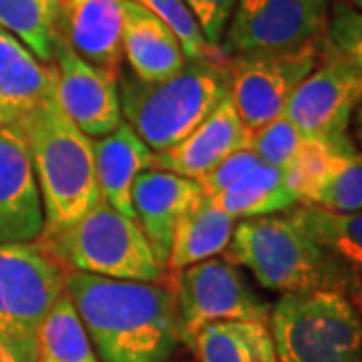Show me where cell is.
Here are the masks:
<instances>
[{
	"mask_svg": "<svg viewBox=\"0 0 362 362\" xmlns=\"http://www.w3.org/2000/svg\"><path fill=\"white\" fill-rule=\"evenodd\" d=\"M65 290L101 362H165L181 342L180 312L165 284L65 270Z\"/></svg>",
	"mask_w": 362,
	"mask_h": 362,
	"instance_id": "cell-1",
	"label": "cell"
},
{
	"mask_svg": "<svg viewBox=\"0 0 362 362\" xmlns=\"http://www.w3.org/2000/svg\"><path fill=\"white\" fill-rule=\"evenodd\" d=\"M223 256L272 292H338L362 310L361 282L288 211L235 223Z\"/></svg>",
	"mask_w": 362,
	"mask_h": 362,
	"instance_id": "cell-2",
	"label": "cell"
},
{
	"mask_svg": "<svg viewBox=\"0 0 362 362\" xmlns=\"http://www.w3.org/2000/svg\"><path fill=\"white\" fill-rule=\"evenodd\" d=\"M23 129L45 209L49 238L73 226L99 204L93 139L63 113L52 95L16 119Z\"/></svg>",
	"mask_w": 362,
	"mask_h": 362,
	"instance_id": "cell-3",
	"label": "cell"
},
{
	"mask_svg": "<svg viewBox=\"0 0 362 362\" xmlns=\"http://www.w3.org/2000/svg\"><path fill=\"white\" fill-rule=\"evenodd\" d=\"M119 101L123 121L153 151H168L228 97L226 63L187 61L175 75L147 83L121 75Z\"/></svg>",
	"mask_w": 362,
	"mask_h": 362,
	"instance_id": "cell-4",
	"label": "cell"
},
{
	"mask_svg": "<svg viewBox=\"0 0 362 362\" xmlns=\"http://www.w3.org/2000/svg\"><path fill=\"white\" fill-rule=\"evenodd\" d=\"M39 244L63 270L131 282L163 280L165 266L139 221L119 214L105 199L63 232L40 238Z\"/></svg>",
	"mask_w": 362,
	"mask_h": 362,
	"instance_id": "cell-5",
	"label": "cell"
},
{
	"mask_svg": "<svg viewBox=\"0 0 362 362\" xmlns=\"http://www.w3.org/2000/svg\"><path fill=\"white\" fill-rule=\"evenodd\" d=\"M270 330L278 362H362V314L338 292L284 294Z\"/></svg>",
	"mask_w": 362,
	"mask_h": 362,
	"instance_id": "cell-6",
	"label": "cell"
},
{
	"mask_svg": "<svg viewBox=\"0 0 362 362\" xmlns=\"http://www.w3.org/2000/svg\"><path fill=\"white\" fill-rule=\"evenodd\" d=\"M65 294V270L39 242L0 246V337L37 362L40 324Z\"/></svg>",
	"mask_w": 362,
	"mask_h": 362,
	"instance_id": "cell-7",
	"label": "cell"
},
{
	"mask_svg": "<svg viewBox=\"0 0 362 362\" xmlns=\"http://www.w3.org/2000/svg\"><path fill=\"white\" fill-rule=\"evenodd\" d=\"M322 54L324 37L290 51L228 57V97L250 133L284 115L292 93L318 66Z\"/></svg>",
	"mask_w": 362,
	"mask_h": 362,
	"instance_id": "cell-8",
	"label": "cell"
},
{
	"mask_svg": "<svg viewBox=\"0 0 362 362\" xmlns=\"http://www.w3.org/2000/svg\"><path fill=\"white\" fill-rule=\"evenodd\" d=\"M168 288L180 312L181 342L209 322H270L268 304L247 286L235 264L226 258H209L185 270L171 272Z\"/></svg>",
	"mask_w": 362,
	"mask_h": 362,
	"instance_id": "cell-9",
	"label": "cell"
},
{
	"mask_svg": "<svg viewBox=\"0 0 362 362\" xmlns=\"http://www.w3.org/2000/svg\"><path fill=\"white\" fill-rule=\"evenodd\" d=\"M328 11L308 0H238L221 40L228 57L290 51L322 39Z\"/></svg>",
	"mask_w": 362,
	"mask_h": 362,
	"instance_id": "cell-10",
	"label": "cell"
},
{
	"mask_svg": "<svg viewBox=\"0 0 362 362\" xmlns=\"http://www.w3.org/2000/svg\"><path fill=\"white\" fill-rule=\"evenodd\" d=\"M361 103L362 66L352 65L324 45L322 65L298 85L284 115L306 137H338L346 135Z\"/></svg>",
	"mask_w": 362,
	"mask_h": 362,
	"instance_id": "cell-11",
	"label": "cell"
},
{
	"mask_svg": "<svg viewBox=\"0 0 362 362\" xmlns=\"http://www.w3.org/2000/svg\"><path fill=\"white\" fill-rule=\"evenodd\" d=\"M49 66L57 103L85 135L103 137L123 121L117 78L83 61L59 37Z\"/></svg>",
	"mask_w": 362,
	"mask_h": 362,
	"instance_id": "cell-12",
	"label": "cell"
},
{
	"mask_svg": "<svg viewBox=\"0 0 362 362\" xmlns=\"http://www.w3.org/2000/svg\"><path fill=\"white\" fill-rule=\"evenodd\" d=\"M45 232V209L18 123L0 125V246L33 244Z\"/></svg>",
	"mask_w": 362,
	"mask_h": 362,
	"instance_id": "cell-13",
	"label": "cell"
},
{
	"mask_svg": "<svg viewBox=\"0 0 362 362\" xmlns=\"http://www.w3.org/2000/svg\"><path fill=\"white\" fill-rule=\"evenodd\" d=\"M123 0H61L57 37L89 65L119 77Z\"/></svg>",
	"mask_w": 362,
	"mask_h": 362,
	"instance_id": "cell-14",
	"label": "cell"
},
{
	"mask_svg": "<svg viewBox=\"0 0 362 362\" xmlns=\"http://www.w3.org/2000/svg\"><path fill=\"white\" fill-rule=\"evenodd\" d=\"M202 195L197 181L165 169H147L133 181L131 204L135 218L163 266L168 264L177 221Z\"/></svg>",
	"mask_w": 362,
	"mask_h": 362,
	"instance_id": "cell-15",
	"label": "cell"
},
{
	"mask_svg": "<svg viewBox=\"0 0 362 362\" xmlns=\"http://www.w3.org/2000/svg\"><path fill=\"white\" fill-rule=\"evenodd\" d=\"M252 133L246 129L235 107L226 97L185 139L168 151L156 153V168L189 180L204 177L223 157L247 147Z\"/></svg>",
	"mask_w": 362,
	"mask_h": 362,
	"instance_id": "cell-16",
	"label": "cell"
},
{
	"mask_svg": "<svg viewBox=\"0 0 362 362\" xmlns=\"http://www.w3.org/2000/svg\"><path fill=\"white\" fill-rule=\"evenodd\" d=\"M93 159L101 199L119 214L137 220L131 204V185L141 171L156 168V153L127 121H121L111 133L93 139Z\"/></svg>",
	"mask_w": 362,
	"mask_h": 362,
	"instance_id": "cell-17",
	"label": "cell"
},
{
	"mask_svg": "<svg viewBox=\"0 0 362 362\" xmlns=\"http://www.w3.org/2000/svg\"><path fill=\"white\" fill-rule=\"evenodd\" d=\"M121 47L133 75L147 83L171 77L187 63L180 40L169 26L131 0H123Z\"/></svg>",
	"mask_w": 362,
	"mask_h": 362,
	"instance_id": "cell-18",
	"label": "cell"
},
{
	"mask_svg": "<svg viewBox=\"0 0 362 362\" xmlns=\"http://www.w3.org/2000/svg\"><path fill=\"white\" fill-rule=\"evenodd\" d=\"M52 95L51 66L0 28V115L4 123H14Z\"/></svg>",
	"mask_w": 362,
	"mask_h": 362,
	"instance_id": "cell-19",
	"label": "cell"
},
{
	"mask_svg": "<svg viewBox=\"0 0 362 362\" xmlns=\"http://www.w3.org/2000/svg\"><path fill=\"white\" fill-rule=\"evenodd\" d=\"M197 362H278L270 322L221 320L187 334Z\"/></svg>",
	"mask_w": 362,
	"mask_h": 362,
	"instance_id": "cell-20",
	"label": "cell"
},
{
	"mask_svg": "<svg viewBox=\"0 0 362 362\" xmlns=\"http://www.w3.org/2000/svg\"><path fill=\"white\" fill-rule=\"evenodd\" d=\"M235 223L238 221L221 211L211 197L202 195L175 226L165 268L169 272L185 270L226 252Z\"/></svg>",
	"mask_w": 362,
	"mask_h": 362,
	"instance_id": "cell-21",
	"label": "cell"
},
{
	"mask_svg": "<svg viewBox=\"0 0 362 362\" xmlns=\"http://www.w3.org/2000/svg\"><path fill=\"white\" fill-rule=\"evenodd\" d=\"M211 199L233 220L274 216L298 206L296 197L286 185L284 169L266 163L252 168L226 192Z\"/></svg>",
	"mask_w": 362,
	"mask_h": 362,
	"instance_id": "cell-22",
	"label": "cell"
},
{
	"mask_svg": "<svg viewBox=\"0 0 362 362\" xmlns=\"http://www.w3.org/2000/svg\"><path fill=\"white\" fill-rule=\"evenodd\" d=\"M358 151L346 135L338 137H302L296 156L284 169L288 189L294 194L298 206H314V199L322 189L332 169L344 156Z\"/></svg>",
	"mask_w": 362,
	"mask_h": 362,
	"instance_id": "cell-23",
	"label": "cell"
},
{
	"mask_svg": "<svg viewBox=\"0 0 362 362\" xmlns=\"http://www.w3.org/2000/svg\"><path fill=\"white\" fill-rule=\"evenodd\" d=\"M288 214L302 223L362 286V211L334 214L316 206H294Z\"/></svg>",
	"mask_w": 362,
	"mask_h": 362,
	"instance_id": "cell-24",
	"label": "cell"
},
{
	"mask_svg": "<svg viewBox=\"0 0 362 362\" xmlns=\"http://www.w3.org/2000/svg\"><path fill=\"white\" fill-rule=\"evenodd\" d=\"M37 362H99L66 290L40 324Z\"/></svg>",
	"mask_w": 362,
	"mask_h": 362,
	"instance_id": "cell-25",
	"label": "cell"
},
{
	"mask_svg": "<svg viewBox=\"0 0 362 362\" xmlns=\"http://www.w3.org/2000/svg\"><path fill=\"white\" fill-rule=\"evenodd\" d=\"M61 0H0V28L11 33L49 65L57 39V16Z\"/></svg>",
	"mask_w": 362,
	"mask_h": 362,
	"instance_id": "cell-26",
	"label": "cell"
},
{
	"mask_svg": "<svg viewBox=\"0 0 362 362\" xmlns=\"http://www.w3.org/2000/svg\"><path fill=\"white\" fill-rule=\"evenodd\" d=\"M141 4L149 13H153L169 26V30L177 37L187 61H214L226 63V54L218 47H211L204 37L199 23L192 11L181 0H131Z\"/></svg>",
	"mask_w": 362,
	"mask_h": 362,
	"instance_id": "cell-27",
	"label": "cell"
},
{
	"mask_svg": "<svg viewBox=\"0 0 362 362\" xmlns=\"http://www.w3.org/2000/svg\"><path fill=\"white\" fill-rule=\"evenodd\" d=\"M314 206L334 214L362 211V153L354 151L344 156L332 169Z\"/></svg>",
	"mask_w": 362,
	"mask_h": 362,
	"instance_id": "cell-28",
	"label": "cell"
},
{
	"mask_svg": "<svg viewBox=\"0 0 362 362\" xmlns=\"http://www.w3.org/2000/svg\"><path fill=\"white\" fill-rule=\"evenodd\" d=\"M302 133L286 115L276 117L262 129L254 131L247 147L262 159V163L272 168L286 169L292 157L296 156L302 143Z\"/></svg>",
	"mask_w": 362,
	"mask_h": 362,
	"instance_id": "cell-29",
	"label": "cell"
},
{
	"mask_svg": "<svg viewBox=\"0 0 362 362\" xmlns=\"http://www.w3.org/2000/svg\"><path fill=\"white\" fill-rule=\"evenodd\" d=\"M326 49L346 59L349 63L362 66V13L346 2L334 4L326 21L324 33Z\"/></svg>",
	"mask_w": 362,
	"mask_h": 362,
	"instance_id": "cell-30",
	"label": "cell"
},
{
	"mask_svg": "<svg viewBox=\"0 0 362 362\" xmlns=\"http://www.w3.org/2000/svg\"><path fill=\"white\" fill-rule=\"evenodd\" d=\"M259 163H262V159L250 147H242L228 157H223L216 168H211L204 177H199L197 183H199L204 195L216 197Z\"/></svg>",
	"mask_w": 362,
	"mask_h": 362,
	"instance_id": "cell-31",
	"label": "cell"
},
{
	"mask_svg": "<svg viewBox=\"0 0 362 362\" xmlns=\"http://www.w3.org/2000/svg\"><path fill=\"white\" fill-rule=\"evenodd\" d=\"M181 2L192 11L207 42L211 47L221 49V40L230 25L238 0H181Z\"/></svg>",
	"mask_w": 362,
	"mask_h": 362,
	"instance_id": "cell-32",
	"label": "cell"
},
{
	"mask_svg": "<svg viewBox=\"0 0 362 362\" xmlns=\"http://www.w3.org/2000/svg\"><path fill=\"white\" fill-rule=\"evenodd\" d=\"M0 362H26L21 352L14 349L13 344L4 337H0Z\"/></svg>",
	"mask_w": 362,
	"mask_h": 362,
	"instance_id": "cell-33",
	"label": "cell"
},
{
	"mask_svg": "<svg viewBox=\"0 0 362 362\" xmlns=\"http://www.w3.org/2000/svg\"><path fill=\"white\" fill-rule=\"evenodd\" d=\"M352 117H354V137H356V143H358L362 153V103L356 107V111H354Z\"/></svg>",
	"mask_w": 362,
	"mask_h": 362,
	"instance_id": "cell-34",
	"label": "cell"
},
{
	"mask_svg": "<svg viewBox=\"0 0 362 362\" xmlns=\"http://www.w3.org/2000/svg\"><path fill=\"white\" fill-rule=\"evenodd\" d=\"M308 2H312V4H316V6H320V8H326V11H328V2H330V0H308Z\"/></svg>",
	"mask_w": 362,
	"mask_h": 362,
	"instance_id": "cell-35",
	"label": "cell"
},
{
	"mask_svg": "<svg viewBox=\"0 0 362 362\" xmlns=\"http://www.w3.org/2000/svg\"><path fill=\"white\" fill-rule=\"evenodd\" d=\"M349 6H352V8H356V11L362 13V0H349Z\"/></svg>",
	"mask_w": 362,
	"mask_h": 362,
	"instance_id": "cell-36",
	"label": "cell"
},
{
	"mask_svg": "<svg viewBox=\"0 0 362 362\" xmlns=\"http://www.w3.org/2000/svg\"><path fill=\"white\" fill-rule=\"evenodd\" d=\"M0 125H6V123H4V119H2V115H0Z\"/></svg>",
	"mask_w": 362,
	"mask_h": 362,
	"instance_id": "cell-37",
	"label": "cell"
}]
</instances>
